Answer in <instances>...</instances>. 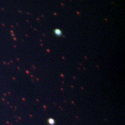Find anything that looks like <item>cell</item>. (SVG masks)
<instances>
[{
    "label": "cell",
    "mask_w": 125,
    "mask_h": 125,
    "mask_svg": "<svg viewBox=\"0 0 125 125\" xmlns=\"http://www.w3.org/2000/svg\"><path fill=\"white\" fill-rule=\"evenodd\" d=\"M54 34L57 36H62V31L59 29H56L54 30Z\"/></svg>",
    "instance_id": "6da1fadb"
}]
</instances>
